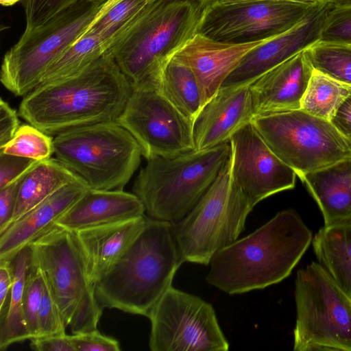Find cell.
<instances>
[{
  "label": "cell",
  "instance_id": "1",
  "mask_svg": "<svg viewBox=\"0 0 351 351\" xmlns=\"http://www.w3.org/2000/svg\"><path fill=\"white\" fill-rule=\"evenodd\" d=\"M131 82L110 54L77 73L40 84L21 101L19 114L47 134L116 121L132 92Z\"/></svg>",
  "mask_w": 351,
  "mask_h": 351
},
{
  "label": "cell",
  "instance_id": "2",
  "mask_svg": "<svg viewBox=\"0 0 351 351\" xmlns=\"http://www.w3.org/2000/svg\"><path fill=\"white\" fill-rule=\"evenodd\" d=\"M312 240L311 230L296 211L282 210L218 251L209 263L206 280L228 294L263 289L288 277Z\"/></svg>",
  "mask_w": 351,
  "mask_h": 351
},
{
  "label": "cell",
  "instance_id": "3",
  "mask_svg": "<svg viewBox=\"0 0 351 351\" xmlns=\"http://www.w3.org/2000/svg\"><path fill=\"white\" fill-rule=\"evenodd\" d=\"M209 2L154 0L114 38L106 52L133 89H158L169 61L197 33Z\"/></svg>",
  "mask_w": 351,
  "mask_h": 351
},
{
  "label": "cell",
  "instance_id": "4",
  "mask_svg": "<svg viewBox=\"0 0 351 351\" xmlns=\"http://www.w3.org/2000/svg\"><path fill=\"white\" fill-rule=\"evenodd\" d=\"M183 262L171 223L147 216L135 240L95 283L97 300L103 308L147 317Z\"/></svg>",
  "mask_w": 351,
  "mask_h": 351
},
{
  "label": "cell",
  "instance_id": "5",
  "mask_svg": "<svg viewBox=\"0 0 351 351\" xmlns=\"http://www.w3.org/2000/svg\"><path fill=\"white\" fill-rule=\"evenodd\" d=\"M228 143L147 159L132 187L147 216L173 223L186 215L228 160L231 152Z\"/></svg>",
  "mask_w": 351,
  "mask_h": 351
},
{
  "label": "cell",
  "instance_id": "6",
  "mask_svg": "<svg viewBox=\"0 0 351 351\" xmlns=\"http://www.w3.org/2000/svg\"><path fill=\"white\" fill-rule=\"evenodd\" d=\"M53 154L90 189H122L139 167L142 151L116 121L71 128L57 134Z\"/></svg>",
  "mask_w": 351,
  "mask_h": 351
},
{
  "label": "cell",
  "instance_id": "7",
  "mask_svg": "<svg viewBox=\"0 0 351 351\" xmlns=\"http://www.w3.org/2000/svg\"><path fill=\"white\" fill-rule=\"evenodd\" d=\"M110 0H77L39 27L24 31L5 53L0 79L16 96L38 86L48 67L80 40Z\"/></svg>",
  "mask_w": 351,
  "mask_h": 351
},
{
  "label": "cell",
  "instance_id": "8",
  "mask_svg": "<svg viewBox=\"0 0 351 351\" xmlns=\"http://www.w3.org/2000/svg\"><path fill=\"white\" fill-rule=\"evenodd\" d=\"M29 245L66 328L72 334L97 329L103 308L75 232L54 224Z\"/></svg>",
  "mask_w": 351,
  "mask_h": 351
},
{
  "label": "cell",
  "instance_id": "9",
  "mask_svg": "<svg viewBox=\"0 0 351 351\" xmlns=\"http://www.w3.org/2000/svg\"><path fill=\"white\" fill-rule=\"evenodd\" d=\"M252 209L232 179L230 156L197 204L182 219L171 223L182 261L209 265L218 251L238 239Z\"/></svg>",
  "mask_w": 351,
  "mask_h": 351
},
{
  "label": "cell",
  "instance_id": "10",
  "mask_svg": "<svg viewBox=\"0 0 351 351\" xmlns=\"http://www.w3.org/2000/svg\"><path fill=\"white\" fill-rule=\"evenodd\" d=\"M295 351H351V297L318 262L297 272Z\"/></svg>",
  "mask_w": 351,
  "mask_h": 351
},
{
  "label": "cell",
  "instance_id": "11",
  "mask_svg": "<svg viewBox=\"0 0 351 351\" xmlns=\"http://www.w3.org/2000/svg\"><path fill=\"white\" fill-rule=\"evenodd\" d=\"M251 123L299 178L351 156V143L330 121L302 109L256 114Z\"/></svg>",
  "mask_w": 351,
  "mask_h": 351
},
{
  "label": "cell",
  "instance_id": "12",
  "mask_svg": "<svg viewBox=\"0 0 351 351\" xmlns=\"http://www.w3.org/2000/svg\"><path fill=\"white\" fill-rule=\"evenodd\" d=\"M152 351H226L229 343L213 306L170 287L147 317Z\"/></svg>",
  "mask_w": 351,
  "mask_h": 351
},
{
  "label": "cell",
  "instance_id": "13",
  "mask_svg": "<svg viewBox=\"0 0 351 351\" xmlns=\"http://www.w3.org/2000/svg\"><path fill=\"white\" fill-rule=\"evenodd\" d=\"M319 3L284 0H215L207 4L197 33L217 41L234 44L266 40L294 27Z\"/></svg>",
  "mask_w": 351,
  "mask_h": 351
},
{
  "label": "cell",
  "instance_id": "14",
  "mask_svg": "<svg viewBox=\"0 0 351 351\" xmlns=\"http://www.w3.org/2000/svg\"><path fill=\"white\" fill-rule=\"evenodd\" d=\"M116 122L134 136L147 160L195 149L193 121L157 90L133 89Z\"/></svg>",
  "mask_w": 351,
  "mask_h": 351
},
{
  "label": "cell",
  "instance_id": "15",
  "mask_svg": "<svg viewBox=\"0 0 351 351\" xmlns=\"http://www.w3.org/2000/svg\"><path fill=\"white\" fill-rule=\"evenodd\" d=\"M230 144L232 179L252 208L294 188L295 171L271 151L251 122L231 137Z\"/></svg>",
  "mask_w": 351,
  "mask_h": 351
},
{
  "label": "cell",
  "instance_id": "16",
  "mask_svg": "<svg viewBox=\"0 0 351 351\" xmlns=\"http://www.w3.org/2000/svg\"><path fill=\"white\" fill-rule=\"evenodd\" d=\"M333 6L322 1L294 27L248 51L220 88L250 85L267 71L319 41Z\"/></svg>",
  "mask_w": 351,
  "mask_h": 351
},
{
  "label": "cell",
  "instance_id": "17",
  "mask_svg": "<svg viewBox=\"0 0 351 351\" xmlns=\"http://www.w3.org/2000/svg\"><path fill=\"white\" fill-rule=\"evenodd\" d=\"M254 116L250 85L221 88L206 102L193 121L195 149L230 142Z\"/></svg>",
  "mask_w": 351,
  "mask_h": 351
},
{
  "label": "cell",
  "instance_id": "18",
  "mask_svg": "<svg viewBox=\"0 0 351 351\" xmlns=\"http://www.w3.org/2000/svg\"><path fill=\"white\" fill-rule=\"evenodd\" d=\"M313 68L303 50L250 85L254 116L301 109Z\"/></svg>",
  "mask_w": 351,
  "mask_h": 351
},
{
  "label": "cell",
  "instance_id": "19",
  "mask_svg": "<svg viewBox=\"0 0 351 351\" xmlns=\"http://www.w3.org/2000/svg\"><path fill=\"white\" fill-rule=\"evenodd\" d=\"M269 39L234 44L217 41L196 33L187 42L176 55L192 70L200 90L202 107L218 92L243 57Z\"/></svg>",
  "mask_w": 351,
  "mask_h": 351
},
{
  "label": "cell",
  "instance_id": "20",
  "mask_svg": "<svg viewBox=\"0 0 351 351\" xmlns=\"http://www.w3.org/2000/svg\"><path fill=\"white\" fill-rule=\"evenodd\" d=\"M88 189L83 181L70 183L12 223L0 234V261L10 260L54 225Z\"/></svg>",
  "mask_w": 351,
  "mask_h": 351
},
{
  "label": "cell",
  "instance_id": "21",
  "mask_svg": "<svg viewBox=\"0 0 351 351\" xmlns=\"http://www.w3.org/2000/svg\"><path fill=\"white\" fill-rule=\"evenodd\" d=\"M144 206L134 193L88 189L56 222L69 230L121 221L145 215Z\"/></svg>",
  "mask_w": 351,
  "mask_h": 351
},
{
  "label": "cell",
  "instance_id": "22",
  "mask_svg": "<svg viewBox=\"0 0 351 351\" xmlns=\"http://www.w3.org/2000/svg\"><path fill=\"white\" fill-rule=\"evenodd\" d=\"M147 215L75 232L93 285L123 255L144 228Z\"/></svg>",
  "mask_w": 351,
  "mask_h": 351
},
{
  "label": "cell",
  "instance_id": "23",
  "mask_svg": "<svg viewBox=\"0 0 351 351\" xmlns=\"http://www.w3.org/2000/svg\"><path fill=\"white\" fill-rule=\"evenodd\" d=\"M300 178L316 201L324 226L351 223V156Z\"/></svg>",
  "mask_w": 351,
  "mask_h": 351
},
{
  "label": "cell",
  "instance_id": "24",
  "mask_svg": "<svg viewBox=\"0 0 351 351\" xmlns=\"http://www.w3.org/2000/svg\"><path fill=\"white\" fill-rule=\"evenodd\" d=\"M77 181L82 180L57 158L38 161L22 181L11 224L60 189Z\"/></svg>",
  "mask_w": 351,
  "mask_h": 351
},
{
  "label": "cell",
  "instance_id": "25",
  "mask_svg": "<svg viewBox=\"0 0 351 351\" xmlns=\"http://www.w3.org/2000/svg\"><path fill=\"white\" fill-rule=\"evenodd\" d=\"M312 243L318 263L351 297V223L324 226Z\"/></svg>",
  "mask_w": 351,
  "mask_h": 351
},
{
  "label": "cell",
  "instance_id": "26",
  "mask_svg": "<svg viewBox=\"0 0 351 351\" xmlns=\"http://www.w3.org/2000/svg\"><path fill=\"white\" fill-rule=\"evenodd\" d=\"M32 255V251L29 244L10 259L13 284L5 315L0 321L1 350L13 343L30 339L24 317L23 292Z\"/></svg>",
  "mask_w": 351,
  "mask_h": 351
},
{
  "label": "cell",
  "instance_id": "27",
  "mask_svg": "<svg viewBox=\"0 0 351 351\" xmlns=\"http://www.w3.org/2000/svg\"><path fill=\"white\" fill-rule=\"evenodd\" d=\"M157 90L192 121L202 108L197 80L188 64L176 55L165 69Z\"/></svg>",
  "mask_w": 351,
  "mask_h": 351
},
{
  "label": "cell",
  "instance_id": "28",
  "mask_svg": "<svg viewBox=\"0 0 351 351\" xmlns=\"http://www.w3.org/2000/svg\"><path fill=\"white\" fill-rule=\"evenodd\" d=\"M112 40L113 38L102 34L84 36L48 67L40 84L79 73L104 55Z\"/></svg>",
  "mask_w": 351,
  "mask_h": 351
},
{
  "label": "cell",
  "instance_id": "29",
  "mask_svg": "<svg viewBox=\"0 0 351 351\" xmlns=\"http://www.w3.org/2000/svg\"><path fill=\"white\" fill-rule=\"evenodd\" d=\"M350 90L351 86L313 70L302 99L301 109L330 121Z\"/></svg>",
  "mask_w": 351,
  "mask_h": 351
},
{
  "label": "cell",
  "instance_id": "30",
  "mask_svg": "<svg viewBox=\"0 0 351 351\" xmlns=\"http://www.w3.org/2000/svg\"><path fill=\"white\" fill-rule=\"evenodd\" d=\"M305 52L314 70L351 86V45L319 40Z\"/></svg>",
  "mask_w": 351,
  "mask_h": 351
},
{
  "label": "cell",
  "instance_id": "31",
  "mask_svg": "<svg viewBox=\"0 0 351 351\" xmlns=\"http://www.w3.org/2000/svg\"><path fill=\"white\" fill-rule=\"evenodd\" d=\"M153 1L117 0L114 3L110 1L83 36L102 34L114 39L121 29Z\"/></svg>",
  "mask_w": 351,
  "mask_h": 351
},
{
  "label": "cell",
  "instance_id": "32",
  "mask_svg": "<svg viewBox=\"0 0 351 351\" xmlns=\"http://www.w3.org/2000/svg\"><path fill=\"white\" fill-rule=\"evenodd\" d=\"M53 139L32 125H21L14 137L0 152L40 161L50 158L53 154Z\"/></svg>",
  "mask_w": 351,
  "mask_h": 351
},
{
  "label": "cell",
  "instance_id": "33",
  "mask_svg": "<svg viewBox=\"0 0 351 351\" xmlns=\"http://www.w3.org/2000/svg\"><path fill=\"white\" fill-rule=\"evenodd\" d=\"M45 285L43 273L32 255L23 292L24 317L30 339L38 335V315Z\"/></svg>",
  "mask_w": 351,
  "mask_h": 351
},
{
  "label": "cell",
  "instance_id": "34",
  "mask_svg": "<svg viewBox=\"0 0 351 351\" xmlns=\"http://www.w3.org/2000/svg\"><path fill=\"white\" fill-rule=\"evenodd\" d=\"M38 337L64 335L67 328L46 281L38 311Z\"/></svg>",
  "mask_w": 351,
  "mask_h": 351
},
{
  "label": "cell",
  "instance_id": "35",
  "mask_svg": "<svg viewBox=\"0 0 351 351\" xmlns=\"http://www.w3.org/2000/svg\"><path fill=\"white\" fill-rule=\"evenodd\" d=\"M77 0H22L25 15V31L45 23Z\"/></svg>",
  "mask_w": 351,
  "mask_h": 351
},
{
  "label": "cell",
  "instance_id": "36",
  "mask_svg": "<svg viewBox=\"0 0 351 351\" xmlns=\"http://www.w3.org/2000/svg\"><path fill=\"white\" fill-rule=\"evenodd\" d=\"M319 40L351 45V6L332 8Z\"/></svg>",
  "mask_w": 351,
  "mask_h": 351
},
{
  "label": "cell",
  "instance_id": "37",
  "mask_svg": "<svg viewBox=\"0 0 351 351\" xmlns=\"http://www.w3.org/2000/svg\"><path fill=\"white\" fill-rule=\"evenodd\" d=\"M75 351H119L117 340L105 336L97 329L70 335Z\"/></svg>",
  "mask_w": 351,
  "mask_h": 351
},
{
  "label": "cell",
  "instance_id": "38",
  "mask_svg": "<svg viewBox=\"0 0 351 351\" xmlns=\"http://www.w3.org/2000/svg\"><path fill=\"white\" fill-rule=\"evenodd\" d=\"M38 162L0 152V189L27 173Z\"/></svg>",
  "mask_w": 351,
  "mask_h": 351
},
{
  "label": "cell",
  "instance_id": "39",
  "mask_svg": "<svg viewBox=\"0 0 351 351\" xmlns=\"http://www.w3.org/2000/svg\"><path fill=\"white\" fill-rule=\"evenodd\" d=\"M26 174L0 189V234L11 224L20 186Z\"/></svg>",
  "mask_w": 351,
  "mask_h": 351
},
{
  "label": "cell",
  "instance_id": "40",
  "mask_svg": "<svg viewBox=\"0 0 351 351\" xmlns=\"http://www.w3.org/2000/svg\"><path fill=\"white\" fill-rule=\"evenodd\" d=\"M19 127L16 111L1 98L0 99V148L14 137Z\"/></svg>",
  "mask_w": 351,
  "mask_h": 351
},
{
  "label": "cell",
  "instance_id": "41",
  "mask_svg": "<svg viewBox=\"0 0 351 351\" xmlns=\"http://www.w3.org/2000/svg\"><path fill=\"white\" fill-rule=\"evenodd\" d=\"M30 348L36 351H75L70 335H54L33 337Z\"/></svg>",
  "mask_w": 351,
  "mask_h": 351
},
{
  "label": "cell",
  "instance_id": "42",
  "mask_svg": "<svg viewBox=\"0 0 351 351\" xmlns=\"http://www.w3.org/2000/svg\"><path fill=\"white\" fill-rule=\"evenodd\" d=\"M13 284L10 260L0 261V321L6 313Z\"/></svg>",
  "mask_w": 351,
  "mask_h": 351
},
{
  "label": "cell",
  "instance_id": "43",
  "mask_svg": "<svg viewBox=\"0 0 351 351\" xmlns=\"http://www.w3.org/2000/svg\"><path fill=\"white\" fill-rule=\"evenodd\" d=\"M330 121L351 143V90L339 106Z\"/></svg>",
  "mask_w": 351,
  "mask_h": 351
},
{
  "label": "cell",
  "instance_id": "44",
  "mask_svg": "<svg viewBox=\"0 0 351 351\" xmlns=\"http://www.w3.org/2000/svg\"><path fill=\"white\" fill-rule=\"evenodd\" d=\"M332 4L337 7H349L351 6V0H322Z\"/></svg>",
  "mask_w": 351,
  "mask_h": 351
},
{
  "label": "cell",
  "instance_id": "45",
  "mask_svg": "<svg viewBox=\"0 0 351 351\" xmlns=\"http://www.w3.org/2000/svg\"><path fill=\"white\" fill-rule=\"evenodd\" d=\"M219 1H263V0H219ZM284 1H297V2L310 3V4H317V3H320L322 0H284Z\"/></svg>",
  "mask_w": 351,
  "mask_h": 351
},
{
  "label": "cell",
  "instance_id": "46",
  "mask_svg": "<svg viewBox=\"0 0 351 351\" xmlns=\"http://www.w3.org/2000/svg\"><path fill=\"white\" fill-rule=\"evenodd\" d=\"M22 0H0V3L3 6H12L16 4V3L21 1Z\"/></svg>",
  "mask_w": 351,
  "mask_h": 351
},
{
  "label": "cell",
  "instance_id": "47",
  "mask_svg": "<svg viewBox=\"0 0 351 351\" xmlns=\"http://www.w3.org/2000/svg\"><path fill=\"white\" fill-rule=\"evenodd\" d=\"M201 1H215V0H201Z\"/></svg>",
  "mask_w": 351,
  "mask_h": 351
}]
</instances>
